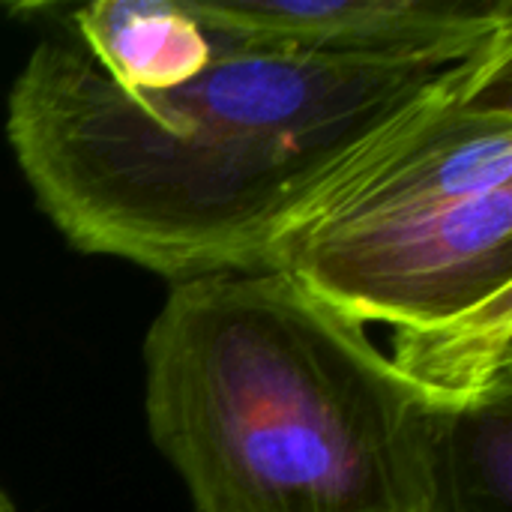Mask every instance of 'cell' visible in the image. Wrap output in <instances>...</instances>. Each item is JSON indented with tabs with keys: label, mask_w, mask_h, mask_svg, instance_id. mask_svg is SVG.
<instances>
[{
	"label": "cell",
	"mask_w": 512,
	"mask_h": 512,
	"mask_svg": "<svg viewBox=\"0 0 512 512\" xmlns=\"http://www.w3.org/2000/svg\"><path fill=\"white\" fill-rule=\"evenodd\" d=\"M207 33L210 63L171 90H123L66 33L48 36L6 99L15 162L69 246L171 285L264 270L273 243L393 129L512 66V33L453 60Z\"/></svg>",
	"instance_id": "cell-1"
},
{
	"label": "cell",
	"mask_w": 512,
	"mask_h": 512,
	"mask_svg": "<svg viewBox=\"0 0 512 512\" xmlns=\"http://www.w3.org/2000/svg\"><path fill=\"white\" fill-rule=\"evenodd\" d=\"M144 366L195 512H432L429 396L288 276L174 282Z\"/></svg>",
	"instance_id": "cell-2"
},
{
	"label": "cell",
	"mask_w": 512,
	"mask_h": 512,
	"mask_svg": "<svg viewBox=\"0 0 512 512\" xmlns=\"http://www.w3.org/2000/svg\"><path fill=\"white\" fill-rule=\"evenodd\" d=\"M512 66L375 144L267 267L363 327L441 330L512 303Z\"/></svg>",
	"instance_id": "cell-3"
},
{
	"label": "cell",
	"mask_w": 512,
	"mask_h": 512,
	"mask_svg": "<svg viewBox=\"0 0 512 512\" xmlns=\"http://www.w3.org/2000/svg\"><path fill=\"white\" fill-rule=\"evenodd\" d=\"M243 42L366 57H471L512 33L510 0H180Z\"/></svg>",
	"instance_id": "cell-4"
},
{
	"label": "cell",
	"mask_w": 512,
	"mask_h": 512,
	"mask_svg": "<svg viewBox=\"0 0 512 512\" xmlns=\"http://www.w3.org/2000/svg\"><path fill=\"white\" fill-rule=\"evenodd\" d=\"M423 393L432 512H512V357Z\"/></svg>",
	"instance_id": "cell-5"
},
{
	"label": "cell",
	"mask_w": 512,
	"mask_h": 512,
	"mask_svg": "<svg viewBox=\"0 0 512 512\" xmlns=\"http://www.w3.org/2000/svg\"><path fill=\"white\" fill-rule=\"evenodd\" d=\"M48 12L123 90H171L213 57L210 33L180 0H99Z\"/></svg>",
	"instance_id": "cell-6"
},
{
	"label": "cell",
	"mask_w": 512,
	"mask_h": 512,
	"mask_svg": "<svg viewBox=\"0 0 512 512\" xmlns=\"http://www.w3.org/2000/svg\"><path fill=\"white\" fill-rule=\"evenodd\" d=\"M0 512H12V507H9V501H6L3 495H0Z\"/></svg>",
	"instance_id": "cell-7"
}]
</instances>
